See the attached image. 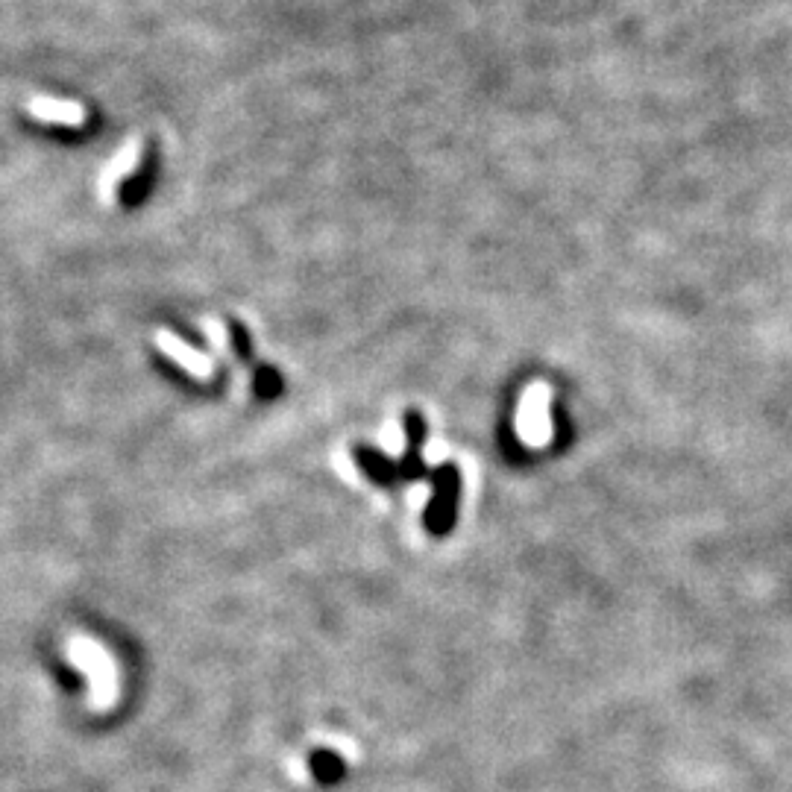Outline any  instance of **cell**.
Wrapping results in <instances>:
<instances>
[{
  "instance_id": "9c48e42d",
  "label": "cell",
  "mask_w": 792,
  "mask_h": 792,
  "mask_svg": "<svg viewBox=\"0 0 792 792\" xmlns=\"http://www.w3.org/2000/svg\"><path fill=\"white\" fill-rule=\"evenodd\" d=\"M256 388L262 396H276L279 394V376L273 370H259L256 376Z\"/></svg>"
},
{
  "instance_id": "3957f363",
  "label": "cell",
  "mask_w": 792,
  "mask_h": 792,
  "mask_svg": "<svg viewBox=\"0 0 792 792\" xmlns=\"http://www.w3.org/2000/svg\"><path fill=\"white\" fill-rule=\"evenodd\" d=\"M156 347L162 350V355H168L179 370H185L194 379H212L215 376V361L206 352L194 350L191 344H185L179 335L168 332V329L156 332Z\"/></svg>"
},
{
  "instance_id": "8992f818",
  "label": "cell",
  "mask_w": 792,
  "mask_h": 792,
  "mask_svg": "<svg viewBox=\"0 0 792 792\" xmlns=\"http://www.w3.org/2000/svg\"><path fill=\"white\" fill-rule=\"evenodd\" d=\"M135 165H138V144H130V147H124V150L115 156V162H112V165L103 171V176H100V197H103V203H112V200H115V188H118V182L127 179Z\"/></svg>"
},
{
  "instance_id": "7a4b0ae2",
  "label": "cell",
  "mask_w": 792,
  "mask_h": 792,
  "mask_svg": "<svg viewBox=\"0 0 792 792\" xmlns=\"http://www.w3.org/2000/svg\"><path fill=\"white\" fill-rule=\"evenodd\" d=\"M517 435L531 449H543L555 440V423H552V391L549 385L537 382L526 388L517 411Z\"/></svg>"
},
{
  "instance_id": "6da1fadb",
  "label": "cell",
  "mask_w": 792,
  "mask_h": 792,
  "mask_svg": "<svg viewBox=\"0 0 792 792\" xmlns=\"http://www.w3.org/2000/svg\"><path fill=\"white\" fill-rule=\"evenodd\" d=\"M65 655L88 678V704L94 710H109L118 702V693H121L118 663L94 637L71 634Z\"/></svg>"
},
{
  "instance_id": "277c9868",
  "label": "cell",
  "mask_w": 792,
  "mask_h": 792,
  "mask_svg": "<svg viewBox=\"0 0 792 792\" xmlns=\"http://www.w3.org/2000/svg\"><path fill=\"white\" fill-rule=\"evenodd\" d=\"M455 499H458V470L455 467H440L435 473V496L426 511V526L435 534H443L452 526L455 517Z\"/></svg>"
},
{
  "instance_id": "ba28073f",
  "label": "cell",
  "mask_w": 792,
  "mask_h": 792,
  "mask_svg": "<svg viewBox=\"0 0 792 792\" xmlns=\"http://www.w3.org/2000/svg\"><path fill=\"white\" fill-rule=\"evenodd\" d=\"M311 763H314V772H317V775H323V778H335V775L341 772V763H338V757H332V754H326V751H323V754H317Z\"/></svg>"
},
{
  "instance_id": "5b68a950",
  "label": "cell",
  "mask_w": 792,
  "mask_h": 792,
  "mask_svg": "<svg viewBox=\"0 0 792 792\" xmlns=\"http://www.w3.org/2000/svg\"><path fill=\"white\" fill-rule=\"evenodd\" d=\"M30 115L44 124H62V127H80L86 121V109L80 103H65V100H50V97L33 100Z\"/></svg>"
},
{
  "instance_id": "52a82bcc",
  "label": "cell",
  "mask_w": 792,
  "mask_h": 792,
  "mask_svg": "<svg viewBox=\"0 0 792 792\" xmlns=\"http://www.w3.org/2000/svg\"><path fill=\"white\" fill-rule=\"evenodd\" d=\"M355 458H358L361 470H364L373 482H391V479L399 476V467H396V464H391L388 458H382V455H376V452H370V449H358Z\"/></svg>"
}]
</instances>
